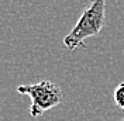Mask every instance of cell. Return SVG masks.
I'll return each instance as SVG.
<instances>
[{
    "instance_id": "3957f363",
    "label": "cell",
    "mask_w": 124,
    "mask_h": 121,
    "mask_svg": "<svg viewBox=\"0 0 124 121\" xmlns=\"http://www.w3.org/2000/svg\"><path fill=\"white\" fill-rule=\"evenodd\" d=\"M113 97H114L116 106L120 107V108H124V82H121V83L116 87Z\"/></svg>"
},
{
    "instance_id": "277c9868",
    "label": "cell",
    "mask_w": 124,
    "mask_h": 121,
    "mask_svg": "<svg viewBox=\"0 0 124 121\" xmlns=\"http://www.w3.org/2000/svg\"><path fill=\"white\" fill-rule=\"evenodd\" d=\"M123 121H124V120H123Z\"/></svg>"
},
{
    "instance_id": "6da1fadb",
    "label": "cell",
    "mask_w": 124,
    "mask_h": 121,
    "mask_svg": "<svg viewBox=\"0 0 124 121\" xmlns=\"http://www.w3.org/2000/svg\"><path fill=\"white\" fill-rule=\"evenodd\" d=\"M106 4L107 0H93L92 4L82 13L75 27L63 38V44L69 51L83 46L86 38L94 37L101 31L106 21Z\"/></svg>"
},
{
    "instance_id": "7a4b0ae2",
    "label": "cell",
    "mask_w": 124,
    "mask_h": 121,
    "mask_svg": "<svg viewBox=\"0 0 124 121\" xmlns=\"http://www.w3.org/2000/svg\"><path fill=\"white\" fill-rule=\"evenodd\" d=\"M20 94H27L31 98L30 114L32 117H39L42 114L59 106L63 101V91L54 82L39 80L37 83L21 84L17 87Z\"/></svg>"
}]
</instances>
